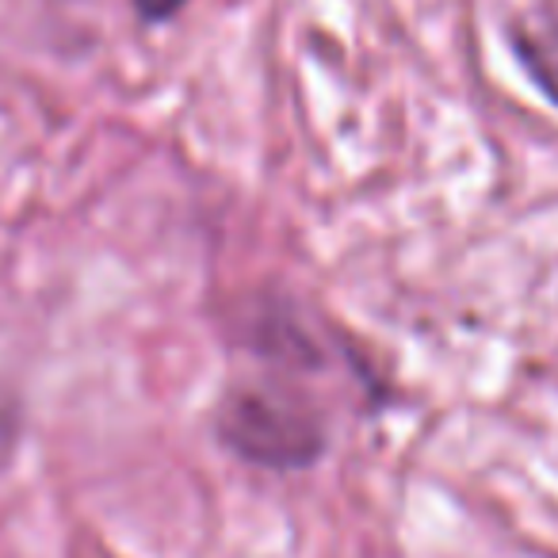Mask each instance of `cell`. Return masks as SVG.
<instances>
[{"mask_svg":"<svg viewBox=\"0 0 558 558\" xmlns=\"http://www.w3.org/2000/svg\"><path fill=\"white\" fill-rule=\"evenodd\" d=\"M187 0H134V9H138L142 20H149V24H161V20L177 16L180 9H184Z\"/></svg>","mask_w":558,"mask_h":558,"instance_id":"3","label":"cell"},{"mask_svg":"<svg viewBox=\"0 0 558 558\" xmlns=\"http://www.w3.org/2000/svg\"><path fill=\"white\" fill-rule=\"evenodd\" d=\"M524 70L532 73V81L558 104V32H539V27H520L512 35Z\"/></svg>","mask_w":558,"mask_h":558,"instance_id":"2","label":"cell"},{"mask_svg":"<svg viewBox=\"0 0 558 558\" xmlns=\"http://www.w3.org/2000/svg\"><path fill=\"white\" fill-rule=\"evenodd\" d=\"M215 433L238 459L268 471H303L329 448L326 417L306 395L264 383H233L215 410Z\"/></svg>","mask_w":558,"mask_h":558,"instance_id":"1","label":"cell"}]
</instances>
